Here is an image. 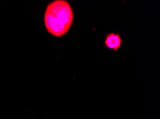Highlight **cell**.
I'll return each instance as SVG.
<instances>
[{"mask_svg": "<svg viewBox=\"0 0 160 119\" xmlns=\"http://www.w3.org/2000/svg\"><path fill=\"white\" fill-rule=\"evenodd\" d=\"M73 19V11L66 0H54L46 7L44 14L45 29L55 37H61L66 34L71 27Z\"/></svg>", "mask_w": 160, "mask_h": 119, "instance_id": "1", "label": "cell"}, {"mask_svg": "<svg viewBox=\"0 0 160 119\" xmlns=\"http://www.w3.org/2000/svg\"><path fill=\"white\" fill-rule=\"evenodd\" d=\"M122 39L119 34L116 33H109L106 36L104 44L106 47L109 49L117 51L118 48L122 47Z\"/></svg>", "mask_w": 160, "mask_h": 119, "instance_id": "2", "label": "cell"}]
</instances>
